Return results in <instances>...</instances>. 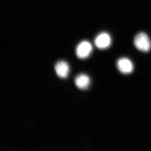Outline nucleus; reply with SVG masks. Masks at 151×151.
<instances>
[{"mask_svg":"<svg viewBox=\"0 0 151 151\" xmlns=\"http://www.w3.org/2000/svg\"><path fill=\"white\" fill-rule=\"evenodd\" d=\"M134 44L138 50L143 52H148L151 48L150 40L144 32L139 33L135 36Z\"/></svg>","mask_w":151,"mask_h":151,"instance_id":"f257e3e1","label":"nucleus"},{"mask_svg":"<svg viewBox=\"0 0 151 151\" xmlns=\"http://www.w3.org/2000/svg\"><path fill=\"white\" fill-rule=\"evenodd\" d=\"M93 47L91 43L88 41H83L78 44L76 49V53L78 58L85 59L92 53Z\"/></svg>","mask_w":151,"mask_h":151,"instance_id":"f03ea898","label":"nucleus"},{"mask_svg":"<svg viewBox=\"0 0 151 151\" xmlns=\"http://www.w3.org/2000/svg\"><path fill=\"white\" fill-rule=\"evenodd\" d=\"M111 37L108 33H100L94 39V44L97 48L105 50L110 47L111 44Z\"/></svg>","mask_w":151,"mask_h":151,"instance_id":"7ed1b4c3","label":"nucleus"},{"mask_svg":"<svg viewBox=\"0 0 151 151\" xmlns=\"http://www.w3.org/2000/svg\"><path fill=\"white\" fill-rule=\"evenodd\" d=\"M117 66L119 71L123 74H130L134 70L133 63L127 58H122L118 60Z\"/></svg>","mask_w":151,"mask_h":151,"instance_id":"20e7f679","label":"nucleus"},{"mask_svg":"<svg viewBox=\"0 0 151 151\" xmlns=\"http://www.w3.org/2000/svg\"><path fill=\"white\" fill-rule=\"evenodd\" d=\"M57 75L61 78H67L70 72V67L66 61L61 60L57 63L55 66Z\"/></svg>","mask_w":151,"mask_h":151,"instance_id":"39448f33","label":"nucleus"},{"mask_svg":"<svg viewBox=\"0 0 151 151\" xmlns=\"http://www.w3.org/2000/svg\"><path fill=\"white\" fill-rule=\"evenodd\" d=\"M74 82L75 85L78 89L84 90L89 87L90 84V79L88 75L82 73L76 77Z\"/></svg>","mask_w":151,"mask_h":151,"instance_id":"423d86ee","label":"nucleus"}]
</instances>
